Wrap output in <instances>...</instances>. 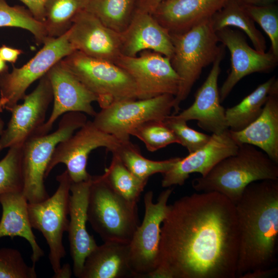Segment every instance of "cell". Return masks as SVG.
Segmentation results:
<instances>
[{
    "mask_svg": "<svg viewBox=\"0 0 278 278\" xmlns=\"http://www.w3.org/2000/svg\"><path fill=\"white\" fill-rule=\"evenodd\" d=\"M35 266H28L15 249H0V278H36Z\"/></svg>",
    "mask_w": 278,
    "mask_h": 278,
    "instance_id": "obj_36",
    "label": "cell"
},
{
    "mask_svg": "<svg viewBox=\"0 0 278 278\" xmlns=\"http://www.w3.org/2000/svg\"><path fill=\"white\" fill-rule=\"evenodd\" d=\"M60 61L96 95L101 109L117 101L137 99L133 80L114 63L91 57L77 50Z\"/></svg>",
    "mask_w": 278,
    "mask_h": 278,
    "instance_id": "obj_7",
    "label": "cell"
},
{
    "mask_svg": "<svg viewBox=\"0 0 278 278\" xmlns=\"http://www.w3.org/2000/svg\"><path fill=\"white\" fill-rule=\"evenodd\" d=\"M216 34L219 42L228 48L231 56L230 71L219 90L220 102L245 76L255 73H268L277 65L278 57L270 51L260 53L252 48L241 32L226 27Z\"/></svg>",
    "mask_w": 278,
    "mask_h": 278,
    "instance_id": "obj_15",
    "label": "cell"
},
{
    "mask_svg": "<svg viewBox=\"0 0 278 278\" xmlns=\"http://www.w3.org/2000/svg\"><path fill=\"white\" fill-rule=\"evenodd\" d=\"M164 0H137L135 11L151 14Z\"/></svg>",
    "mask_w": 278,
    "mask_h": 278,
    "instance_id": "obj_41",
    "label": "cell"
},
{
    "mask_svg": "<svg viewBox=\"0 0 278 278\" xmlns=\"http://www.w3.org/2000/svg\"><path fill=\"white\" fill-rule=\"evenodd\" d=\"M87 219L103 242L129 244L138 226L137 204L117 194L102 175L92 176Z\"/></svg>",
    "mask_w": 278,
    "mask_h": 278,
    "instance_id": "obj_5",
    "label": "cell"
},
{
    "mask_svg": "<svg viewBox=\"0 0 278 278\" xmlns=\"http://www.w3.org/2000/svg\"><path fill=\"white\" fill-rule=\"evenodd\" d=\"M132 277L129 244L104 242L88 255L79 278Z\"/></svg>",
    "mask_w": 278,
    "mask_h": 278,
    "instance_id": "obj_25",
    "label": "cell"
},
{
    "mask_svg": "<svg viewBox=\"0 0 278 278\" xmlns=\"http://www.w3.org/2000/svg\"><path fill=\"white\" fill-rule=\"evenodd\" d=\"M89 0H47L43 24L49 38L58 37L70 28L74 17L85 9Z\"/></svg>",
    "mask_w": 278,
    "mask_h": 278,
    "instance_id": "obj_30",
    "label": "cell"
},
{
    "mask_svg": "<svg viewBox=\"0 0 278 278\" xmlns=\"http://www.w3.org/2000/svg\"><path fill=\"white\" fill-rule=\"evenodd\" d=\"M18 145L9 148L0 160V195L13 192H22V148Z\"/></svg>",
    "mask_w": 278,
    "mask_h": 278,
    "instance_id": "obj_33",
    "label": "cell"
},
{
    "mask_svg": "<svg viewBox=\"0 0 278 278\" xmlns=\"http://www.w3.org/2000/svg\"><path fill=\"white\" fill-rule=\"evenodd\" d=\"M130 135L142 141L147 149L155 151L171 144L179 142L173 132L162 120H150L137 127Z\"/></svg>",
    "mask_w": 278,
    "mask_h": 278,
    "instance_id": "obj_34",
    "label": "cell"
},
{
    "mask_svg": "<svg viewBox=\"0 0 278 278\" xmlns=\"http://www.w3.org/2000/svg\"><path fill=\"white\" fill-rule=\"evenodd\" d=\"M7 27L29 31L39 44L50 39L44 24L36 19L29 10L21 6H11L5 0H0V27Z\"/></svg>",
    "mask_w": 278,
    "mask_h": 278,
    "instance_id": "obj_32",
    "label": "cell"
},
{
    "mask_svg": "<svg viewBox=\"0 0 278 278\" xmlns=\"http://www.w3.org/2000/svg\"><path fill=\"white\" fill-rule=\"evenodd\" d=\"M175 96L164 94L144 99H130L114 102L96 113L92 121L100 130L121 142L130 140L133 130L150 120H162L173 109Z\"/></svg>",
    "mask_w": 278,
    "mask_h": 278,
    "instance_id": "obj_9",
    "label": "cell"
},
{
    "mask_svg": "<svg viewBox=\"0 0 278 278\" xmlns=\"http://www.w3.org/2000/svg\"><path fill=\"white\" fill-rule=\"evenodd\" d=\"M68 32L73 48L86 56L115 63L121 55L120 33L86 9L74 17Z\"/></svg>",
    "mask_w": 278,
    "mask_h": 278,
    "instance_id": "obj_16",
    "label": "cell"
},
{
    "mask_svg": "<svg viewBox=\"0 0 278 278\" xmlns=\"http://www.w3.org/2000/svg\"><path fill=\"white\" fill-rule=\"evenodd\" d=\"M71 274L72 272L70 265L66 264L63 265V267H61V269L57 277H70Z\"/></svg>",
    "mask_w": 278,
    "mask_h": 278,
    "instance_id": "obj_43",
    "label": "cell"
},
{
    "mask_svg": "<svg viewBox=\"0 0 278 278\" xmlns=\"http://www.w3.org/2000/svg\"><path fill=\"white\" fill-rule=\"evenodd\" d=\"M86 121V115L82 112L65 113L56 130L35 136L23 144L22 193L28 203L41 202L49 197L44 185L45 173L54 150Z\"/></svg>",
    "mask_w": 278,
    "mask_h": 278,
    "instance_id": "obj_6",
    "label": "cell"
},
{
    "mask_svg": "<svg viewBox=\"0 0 278 278\" xmlns=\"http://www.w3.org/2000/svg\"><path fill=\"white\" fill-rule=\"evenodd\" d=\"M120 37L123 56L135 57L147 50L170 59L173 53L170 33L149 13L135 11Z\"/></svg>",
    "mask_w": 278,
    "mask_h": 278,
    "instance_id": "obj_21",
    "label": "cell"
},
{
    "mask_svg": "<svg viewBox=\"0 0 278 278\" xmlns=\"http://www.w3.org/2000/svg\"><path fill=\"white\" fill-rule=\"evenodd\" d=\"M230 0H164L151 14L170 34L186 32L210 20Z\"/></svg>",
    "mask_w": 278,
    "mask_h": 278,
    "instance_id": "obj_22",
    "label": "cell"
},
{
    "mask_svg": "<svg viewBox=\"0 0 278 278\" xmlns=\"http://www.w3.org/2000/svg\"><path fill=\"white\" fill-rule=\"evenodd\" d=\"M77 131L57 145L46 168L45 179L56 165L63 163L72 182L86 181L91 177L86 171L91 152L105 147L112 152L121 143L113 135L97 128L91 120H87Z\"/></svg>",
    "mask_w": 278,
    "mask_h": 278,
    "instance_id": "obj_12",
    "label": "cell"
},
{
    "mask_svg": "<svg viewBox=\"0 0 278 278\" xmlns=\"http://www.w3.org/2000/svg\"><path fill=\"white\" fill-rule=\"evenodd\" d=\"M244 6L254 22L268 36L271 42L269 51L278 57V8L275 3L260 6Z\"/></svg>",
    "mask_w": 278,
    "mask_h": 278,
    "instance_id": "obj_35",
    "label": "cell"
},
{
    "mask_svg": "<svg viewBox=\"0 0 278 278\" xmlns=\"http://www.w3.org/2000/svg\"><path fill=\"white\" fill-rule=\"evenodd\" d=\"M277 272V268L259 269L246 273L243 274L240 278H267L274 276Z\"/></svg>",
    "mask_w": 278,
    "mask_h": 278,
    "instance_id": "obj_40",
    "label": "cell"
},
{
    "mask_svg": "<svg viewBox=\"0 0 278 278\" xmlns=\"http://www.w3.org/2000/svg\"><path fill=\"white\" fill-rule=\"evenodd\" d=\"M137 0H89L86 10L105 26L119 33L129 24Z\"/></svg>",
    "mask_w": 278,
    "mask_h": 278,
    "instance_id": "obj_29",
    "label": "cell"
},
{
    "mask_svg": "<svg viewBox=\"0 0 278 278\" xmlns=\"http://www.w3.org/2000/svg\"><path fill=\"white\" fill-rule=\"evenodd\" d=\"M127 168L140 180L147 182L149 178L157 173L168 171L179 160L174 158L162 161H153L144 157L138 147L130 141L121 142L113 152Z\"/></svg>",
    "mask_w": 278,
    "mask_h": 278,
    "instance_id": "obj_28",
    "label": "cell"
},
{
    "mask_svg": "<svg viewBox=\"0 0 278 278\" xmlns=\"http://www.w3.org/2000/svg\"><path fill=\"white\" fill-rule=\"evenodd\" d=\"M170 35L173 46L170 63L180 79L173 108V114H177L180 103L190 94L203 69L215 61L225 46L218 45L219 41L211 19L186 32Z\"/></svg>",
    "mask_w": 278,
    "mask_h": 278,
    "instance_id": "obj_4",
    "label": "cell"
},
{
    "mask_svg": "<svg viewBox=\"0 0 278 278\" xmlns=\"http://www.w3.org/2000/svg\"><path fill=\"white\" fill-rule=\"evenodd\" d=\"M102 176L117 194L136 204L147 183L136 177L113 154L110 165L105 169Z\"/></svg>",
    "mask_w": 278,
    "mask_h": 278,
    "instance_id": "obj_31",
    "label": "cell"
},
{
    "mask_svg": "<svg viewBox=\"0 0 278 278\" xmlns=\"http://www.w3.org/2000/svg\"><path fill=\"white\" fill-rule=\"evenodd\" d=\"M50 82L54 105L48 119L38 135L49 133L55 121L65 113L79 112L94 116L92 102L97 97L83 84L60 61L46 73Z\"/></svg>",
    "mask_w": 278,
    "mask_h": 278,
    "instance_id": "obj_17",
    "label": "cell"
},
{
    "mask_svg": "<svg viewBox=\"0 0 278 278\" xmlns=\"http://www.w3.org/2000/svg\"><path fill=\"white\" fill-rule=\"evenodd\" d=\"M238 147L229 129L212 134L204 146L183 158H179L170 169L162 173V186H182L193 173L206 175L221 160L235 154Z\"/></svg>",
    "mask_w": 278,
    "mask_h": 278,
    "instance_id": "obj_18",
    "label": "cell"
},
{
    "mask_svg": "<svg viewBox=\"0 0 278 278\" xmlns=\"http://www.w3.org/2000/svg\"><path fill=\"white\" fill-rule=\"evenodd\" d=\"M28 8L29 11L39 21H44L45 6L47 0H19Z\"/></svg>",
    "mask_w": 278,
    "mask_h": 278,
    "instance_id": "obj_38",
    "label": "cell"
},
{
    "mask_svg": "<svg viewBox=\"0 0 278 278\" xmlns=\"http://www.w3.org/2000/svg\"><path fill=\"white\" fill-rule=\"evenodd\" d=\"M239 232L235 204L215 192L168 205L158 266L149 278H236Z\"/></svg>",
    "mask_w": 278,
    "mask_h": 278,
    "instance_id": "obj_1",
    "label": "cell"
},
{
    "mask_svg": "<svg viewBox=\"0 0 278 278\" xmlns=\"http://www.w3.org/2000/svg\"><path fill=\"white\" fill-rule=\"evenodd\" d=\"M224 51L223 50L212 63L206 79L195 94L193 103L181 113L172 114L176 118L186 122L196 120L200 128L212 134H220L229 129L218 86L220 62Z\"/></svg>",
    "mask_w": 278,
    "mask_h": 278,
    "instance_id": "obj_19",
    "label": "cell"
},
{
    "mask_svg": "<svg viewBox=\"0 0 278 278\" xmlns=\"http://www.w3.org/2000/svg\"><path fill=\"white\" fill-rule=\"evenodd\" d=\"M278 89V81L273 76L259 85L237 105L225 110L230 130L239 131L255 120L261 114L269 95Z\"/></svg>",
    "mask_w": 278,
    "mask_h": 278,
    "instance_id": "obj_26",
    "label": "cell"
},
{
    "mask_svg": "<svg viewBox=\"0 0 278 278\" xmlns=\"http://www.w3.org/2000/svg\"><path fill=\"white\" fill-rule=\"evenodd\" d=\"M28 201L22 192H13L0 195L2 214L0 220V238L16 236L24 238L30 244L32 265L44 255L38 245L30 222L28 212Z\"/></svg>",
    "mask_w": 278,
    "mask_h": 278,
    "instance_id": "obj_24",
    "label": "cell"
},
{
    "mask_svg": "<svg viewBox=\"0 0 278 278\" xmlns=\"http://www.w3.org/2000/svg\"><path fill=\"white\" fill-rule=\"evenodd\" d=\"M235 205L239 232L236 277L276 267L278 179L249 184Z\"/></svg>",
    "mask_w": 278,
    "mask_h": 278,
    "instance_id": "obj_2",
    "label": "cell"
},
{
    "mask_svg": "<svg viewBox=\"0 0 278 278\" xmlns=\"http://www.w3.org/2000/svg\"><path fill=\"white\" fill-rule=\"evenodd\" d=\"M211 21L215 32L226 27L238 28L247 35L254 49L260 53L266 51L265 37L256 27L244 5L237 0H230L211 18Z\"/></svg>",
    "mask_w": 278,
    "mask_h": 278,
    "instance_id": "obj_27",
    "label": "cell"
},
{
    "mask_svg": "<svg viewBox=\"0 0 278 278\" xmlns=\"http://www.w3.org/2000/svg\"><path fill=\"white\" fill-rule=\"evenodd\" d=\"M172 189L168 188L159 195L153 203L152 191L144 197L145 215L129 243L130 266L134 277H147L158 266L160 231L166 216L167 202Z\"/></svg>",
    "mask_w": 278,
    "mask_h": 278,
    "instance_id": "obj_11",
    "label": "cell"
},
{
    "mask_svg": "<svg viewBox=\"0 0 278 278\" xmlns=\"http://www.w3.org/2000/svg\"><path fill=\"white\" fill-rule=\"evenodd\" d=\"M229 132L238 145L257 147L278 163V89L269 95L255 120L243 130Z\"/></svg>",
    "mask_w": 278,
    "mask_h": 278,
    "instance_id": "obj_23",
    "label": "cell"
},
{
    "mask_svg": "<svg viewBox=\"0 0 278 278\" xmlns=\"http://www.w3.org/2000/svg\"><path fill=\"white\" fill-rule=\"evenodd\" d=\"M245 6H265L275 3L277 0H237Z\"/></svg>",
    "mask_w": 278,
    "mask_h": 278,
    "instance_id": "obj_42",
    "label": "cell"
},
{
    "mask_svg": "<svg viewBox=\"0 0 278 278\" xmlns=\"http://www.w3.org/2000/svg\"><path fill=\"white\" fill-rule=\"evenodd\" d=\"M8 71V66L6 62L3 61L0 57V75Z\"/></svg>",
    "mask_w": 278,
    "mask_h": 278,
    "instance_id": "obj_44",
    "label": "cell"
},
{
    "mask_svg": "<svg viewBox=\"0 0 278 278\" xmlns=\"http://www.w3.org/2000/svg\"><path fill=\"white\" fill-rule=\"evenodd\" d=\"M164 124L173 132L179 144L185 147L189 153L193 152L204 146L211 135L198 132L187 125V122L176 118L172 114L164 120Z\"/></svg>",
    "mask_w": 278,
    "mask_h": 278,
    "instance_id": "obj_37",
    "label": "cell"
},
{
    "mask_svg": "<svg viewBox=\"0 0 278 278\" xmlns=\"http://www.w3.org/2000/svg\"><path fill=\"white\" fill-rule=\"evenodd\" d=\"M59 185L51 197L39 202L28 203L27 208L32 228L40 231L49 248V259L57 277L61 262L66 255L63 235L67 232L69 220V200L72 180L65 170L56 177Z\"/></svg>",
    "mask_w": 278,
    "mask_h": 278,
    "instance_id": "obj_8",
    "label": "cell"
},
{
    "mask_svg": "<svg viewBox=\"0 0 278 278\" xmlns=\"http://www.w3.org/2000/svg\"><path fill=\"white\" fill-rule=\"evenodd\" d=\"M68 30L62 35L50 38L27 63L21 67L13 65L11 72L0 75V113L8 111L23 100L26 91L57 63L75 49L70 43Z\"/></svg>",
    "mask_w": 278,
    "mask_h": 278,
    "instance_id": "obj_10",
    "label": "cell"
},
{
    "mask_svg": "<svg viewBox=\"0 0 278 278\" xmlns=\"http://www.w3.org/2000/svg\"><path fill=\"white\" fill-rule=\"evenodd\" d=\"M53 99V91L46 74L40 79L36 88L9 112L7 127L0 136V152L6 148L23 145L37 136L45 123L46 113Z\"/></svg>",
    "mask_w": 278,
    "mask_h": 278,
    "instance_id": "obj_14",
    "label": "cell"
},
{
    "mask_svg": "<svg viewBox=\"0 0 278 278\" xmlns=\"http://www.w3.org/2000/svg\"><path fill=\"white\" fill-rule=\"evenodd\" d=\"M115 64L125 70L133 80L137 99L164 94L176 96L180 79L170 59L158 53L144 50L139 56L121 55Z\"/></svg>",
    "mask_w": 278,
    "mask_h": 278,
    "instance_id": "obj_13",
    "label": "cell"
},
{
    "mask_svg": "<svg viewBox=\"0 0 278 278\" xmlns=\"http://www.w3.org/2000/svg\"><path fill=\"white\" fill-rule=\"evenodd\" d=\"M5 123L3 119L0 117V136L5 129Z\"/></svg>",
    "mask_w": 278,
    "mask_h": 278,
    "instance_id": "obj_45",
    "label": "cell"
},
{
    "mask_svg": "<svg viewBox=\"0 0 278 278\" xmlns=\"http://www.w3.org/2000/svg\"><path fill=\"white\" fill-rule=\"evenodd\" d=\"M92 177V176H91ZM90 179L71 183L69 200V220L67 232L73 272L80 277L85 258L97 247L93 236L86 229L87 207Z\"/></svg>",
    "mask_w": 278,
    "mask_h": 278,
    "instance_id": "obj_20",
    "label": "cell"
},
{
    "mask_svg": "<svg viewBox=\"0 0 278 278\" xmlns=\"http://www.w3.org/2000/svg\"><path fill=\"white\" fill-rule=\"evenodd\" d=\"M23 51L6 45L0 47V57L5 62L14 63Z\"/></svg>",
    "mask_w": 278,
    "mask_h": 278,
    "instance_id": "obj_39",
    "label": "cell"
},
{
    "mask_svg": "<svg viewBox=\"0 0 278 278\" xmlns=\"http://www.w3.org/2000/svg\"><path fill=\"white\" fill-rule=\"evenodd\" d=\"M238 146L235 154L221 160L206 175L193 179V188L197 192L219 193L235 204L249 184L278 179V163L253 145Z\"/></svg>",
    "mask_w": 278,
    "mask_h": 278,
    "instance_id": "obj_3",
    "label": "cell"
}]
</instances>
